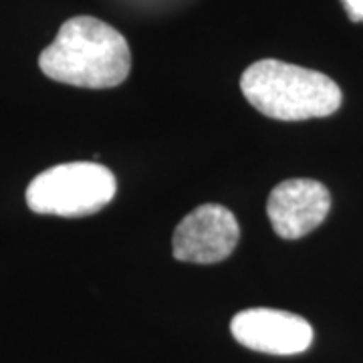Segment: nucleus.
Listing matches in <instances>:
<instances>
[{
	"mask_svg": "<svg viewBox=\"0 0 363 363\" xmlns=\"http://www.w3.org/2000/svg\"><path fill=\"white\" fill-rule=\"evenodd\" d=\"M40 71L52 81L109 89L123 83L131 69L125 37L95 16L69 18L51 45L40 52Z\"/></svg>",
	"mask_w": 363,
	"mask_h": 363,
	"instance_id": "1",
	"label": "nucleus"
},
{
	"mask_svg": "<svg viewBox=\"0 0 363 363\" xmlns=\"http://www.w3.org/2000/svg\"><path fill=\"white\" fill-rule=\"evenodd\" d=\"M240 89L257 111L281 121L331 116L343 99L331 77L277 59H262L248 67L240 77Z\"/></svg>",
	"mask_w": 363,
	"mask_h": 363,
	"instance_id": "2",
	"label": "nucleus"
},
{
	"mask_svg": "<svg viewBox=\"0 0 363 363\" xmlns=\"http://www.w3.org/2000/svg\"><path fill=\"white\" fill-rule=\"evenodd\" d=\"M116 190L111 169L95 162H71L40 172L26 188V204L37 214L77 218L107 206Z\"/></svg>",
	"mask_w": 363,
	"mask_h": 363,
	"instance_id": "3",
	"label": "nucleus"
},
{
	"mask_svg": "<svg viewBox=\"0 0 363 363\" xmlns=\"http://www.w3.org/2000/svg\"><path fill=\"white\" fill-rule=\"evenodd\" d=\"M240 240V226L228 208L204 204L192 210L174 230V257L182 262L212 264L230 257Z\"/></svg>",
	"mask_w": 363,
	"mask_h": 363,
	"instance_id": "4",
	"label": "nucleus"
},
{
	"mask_svg": "<svg viewBox=\"0 0 363 363\" xmlns=\"http://www.w3.org/2000/svg\"><path fill=\"white\" fill-rule=\"evenodd\" d=\"M230 331L240 345L271 355H297L313 343V327L307 319L264 307L234 315Z\"/></svg>",
	"mask_w": 363,
	"mask_h": 363,
	"instance_id": "5",
	"label": "nucleus"
},
{
	"mask_svg": "<svg viewBox=\"0 0 363 363\" xmlns=\"http://www.w3.org/2000/svg\"><path fill=\"white\" fill-rule=\"evenodd\" d=\"M329 208L331 194L321 182L293 178L281 182L272 190L267 202V214L281 238L297 240L323 224Z\"/></svg>",
	"mask_w": 363,
	"mask_h": 363,
	"instance_id": "6",
	"label": "nucleus"
},
{
	"mask_svg": "<svg viewBox=\"0 0 363 363\" xmlns=\"http://www.w3.org/2000/svg\"><path fill=\"white\" fill-rule=\"evenodd\" d=\"M353 23H363V0H341Z\"/></svg>",
	"mask_w": 363,
	"mask_h": 363,
	"instance_id": "7",
	"label": "nucleus"
}]
</instances>
